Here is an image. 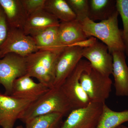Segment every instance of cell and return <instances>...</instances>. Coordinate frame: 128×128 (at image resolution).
<instances>
[{
    "instance_id": "9",
    "label": "cell",
    "mask_w": 128,
    "mask_h": 128,
    "mask_svg": "<svg viewBox=\"0 0 128 128\" xmlns=\"http://www.w3.org/2000/svg\"><path fill=\"white\" fill-rule=\"evenodd\" d=\"M83 48L68 46L60 53L56 68L54 87H60L82 59Z\"/></svg>"
},
{
    "instance_id": "25",
    "label": "cell",
    "mask_w": 128,
    "mask_h": 128,
    "mask_svg": "<svg viewBox=\"0 0 128 128\" xmlns=\"http://www.w3.org/2000/svg\"><path fill=\"white\" fill-rule=\"evenodd\" d=\"M9 28L6 16L2 8L0 6V47L7 38ZM0 58H1L0 54Z\"/></svg>"
},
{
    "instance_id": "5",
    "label": "cell",
    "mask_w": 128,
    "mask_h": 128,
    "mask_svg": "<svg viewBox=\"0 0 128 128\" xmlns=\"http://www.w3.org/2000/svg\"><path fill=\"white\" fill-rule=\"evenodd\" d=\"M90 66L88 60H81L60 86L73 110L85 107L91 102L80 82L82 73Z\"/></svg>"
},
{
    "instance_id": "23",
    "label": "cell",
    "mask_w": 128,
    "mask_h": 128,
    "mask_svg": "<svg viewBox=\"0 0 128 128\" xmlns=\"http://www.w3.org/2000/svg\"><path fill=\"white\" fill-rule=\"evenodd\" d=\"M76 16V19L82 22L88 18L89 4L88 0H66Z\"/></svg>"
},
{
    "instance_id": "10",
    "label": "cell",
    "mask_w": 128,
    "mask_h": 128,
    "mask_svg": "<svg viewBox=\"0 0 128 128\" xmlns=\"http://www.w3.org/2000/svg\"><path fill=\"white\" fill-rule=\"evenodd\" d=\"M33 102L0 92V127L14 128L21 113Z\"/></svg>"
},
{
    "instance_id": "14",
    "label": "cell",
    "mask_w": 128,
    "mask_h": 128,
    "mask_svg": "<svg viewBox=\"0 0 128 128\" xmlns=\"http://www.w3.org/2000/svg\"><path fill=\"white\" fill-rule=\"evenodd\" d=\"M60 46L64 49L88 38L82 29V25L76 19L67 22H60L58 28Z\"/></svg>"
},
{
    "instance_id": "27",
    "label": "cell",
    "mask_w": 128,
    "mask_h": 128,
    "mask_svg": "<svg viewBox=\"0 0 128 128\" xmlns=\"http://www.w3.org/2000/svg\"><path fill=\"white\" fill-rule=\"evenodd\" d=\"M118 128H128V126H124V125H121V126H120L119 127H118Z\"/></svg>"
},
{
    "instance_id": "21",
    "label": "cell",
    "mask_w": 128,
    "mask_h": 128,
    "mask_svg": "<svg viewBox=\"0 0 128 128\" xmlns=\"http://www.w3.org/2000/svg\"><path fill=\"white\" fill-rule=\"evenodd\" d=\"M64 116L59 113L38 116L26 122L25 128H58Z\"/></svg>"
},
{
    "instance_id": "22",
    "label": "cell",
    "mask_w": 128,
    "mask_h": 128,
    "mask_svg": "<svg viewBox=\"0 0 128 128\" xmlns=\"http://www.w3.org/2000/svg\"><path fill=\"white\" fill-rule=\"evenodd\" d=\"M116 7L122 21V38L125 46L124 53L128 56V0H116Z\"/></svg>"
},
{
    "instance_id": "18",
    "label": "cell",
    "mask_w": 128,
    "mask_h": 128,
    "mask_svg": "<svg viewBox=\"0 0 128 128\" xmlns=\"http://www.w3.org/2000/svg\"><path fill=\"white\" fill-rule=\"evenodd\" d=\"M88 18L92 20H107L117 11L115 0H88Z\"/></svg>"
},
{
    "instance_id": "4",
    "label": "cell",
    "mask_w": 128,
    "mask_h": 128,
    "mask_svg": "<svg viewBox=\"0 0 128 128\" xmlns=\"http://www.w3.org/2000/svg\"><path fill=\"white\" fill-rule=\"evenodd\" d=\"M80 82L92 102L105 103L112 91V82L90 66L82 73Z\"/></svg>"
},
{
    "instance_id": "13",
    "label": "cell",
    "mask_w": 128,
    "mask_h": 128,
    "mask_svg": "<svg viewBox=\"0 0 128 128\" xmlns=\"http://www.w3.org/2000/svg\"><path fill=\"white\" fill-rule=\"evenodd\" d=\"M112 54L113 57L112 74L114 78L115 94L118 96H128V66L125 53L116 51Z\"/></svg>"
},
{
    "instance_id": "17",
    "label": "cell",
    "mask_w": 128,
    "mask_h": 128,
    "mask_svg": "<svg viewBox=\"0 0 128 128\" xmlns=\"http://www.w3.org/2000/svg\"><path fill=\"white\" fill-rule=\"evenodd\" d=\"M58 28V26L51 27L31 35L38 50L60 52L64 49L60 48L59 42Z\"/></svg>"
},
{
    "instance_id": "8",
    "label": "cell",
    "mask_w": 128,
    "mask_h": 128,
    "mask_svg": "<svg viewBox=\"0 0 128 128\" xmlns=\"http://www.w3.org/2000/svg\"><path fill=\"white\" fill-rule=\"evenodd\" d=\"M38 50L32 36L25 34L23 30L10 28L6 39L0 47L1 58L9 53L26 57Z\"/></svg>"
},
{
    "instance_id": "20",
    "label": "cell",
    "mask_w": 128,
    "mask_h": 128,
    "mask_svg": "<svg viewBox=\"0 0 128 128\" xmlns=\"http://www.w3.org/2000/svg\"><path fill=\"white\" fill-rule=\"evenodd\" d=\"M44 9L60 22L76 19V16L66 0H46Z\"/></svg>"
},
{
    "instance_id": "26",
    "label": "cell",
    "mask_w": 128,
    "mask_h": 128,
    "mask_svg": "<svg viewBox=\"0 0 128 128\" xmlns=\"http://www.w3.org/2000/svg\"><path fill=\"white\" fill-rule=\"evenodd\" d=\"M97 41L98 39L94 37H89L88 39L78 42L71 46H78L84 48L92 46Z\"/></svg>"
},
{
    "instance_id": "12",
    "label": "cell",
    "mask_w": 128,
    "mask_h": 128,
    "mask_svg": "<svg viewBox=\"0 0 128 128\" xmlns=\"http://www.w3.org/2000/svg\"><path fill=\"white\" fill-rule=\"evenodd\" d=\"M50 89L41 82H34L32 77L26 74L14 81L11 96L34 101Z\"/></svg>"
},
{
    "instance_id": "11",
    "label": "cell",
    "mask_w": 128,
    "mask_h": 128,
    "mask_svg": "<svg viewBox=\"0 0 128 128\" xmlns=\"http://www.w3.org/2000/svg\"><path fill=\"white\" fill-rule=\"evenodd\" d=\"M82 55L98 72L108 76L112 74V56L105 44L98 40L92 46L83 48Z\"/></svg>"
},
{
    "instance_id": "1",
    "label": "cell",
    "mask_w": 128,
    "mask_h": 128,
    "mask_svg": "<svg viewBox=\"0 0 128 128\" xmlns=\"http://www.w3.org/2000/svg\"><path fill=\"white\" fill-rule=\"evenodd\" d=\"M73 110L60 87H53L32 102L19 115L18 119L25 124L38 116L54 113L67 116Z\"/></svg>"
},
{
    "instance_id": "3",
    "label": "cell",
    "mask_w": 128,
    "mask_h": 128,
    "mask_svg": "<svg viewBox=\"0 0 128 128\" xmlns=\"http://www.w3.org/2000/svg\"><path fill=\"white\" fill-rule=\"evenodd\" d=\"M60 52L38 50L26 57V74L36 78L51 89L54 86L56 68Z\"/></svg>"
},
{
    "instance_id": "24",
    "label": "cell",
    "mask_w": 128,
    "mask_h": 128,
    "mask_svg": "<svg viewBox=\"0 0 128 128\" xmlns=\"http://www.w3.org/2000/svg\"><path fill=\"white\" fill-rule=\"evenodd\" d=\"M28 16L44 9L46 0H21Z\"/></svg>"
},
{
    "instance_id": "15",
    "label": "cell",
    "mask_w": 128,
    "mask_h": 128,
    "mask_svg": "<svg viewBox=\"0 0 128 128\" xmlns=\"http://www.w3.org/2000/svg\"><path fill=\"white\" fill-rule=\"evenodd\" d=\"M9 27L23 30L28 16L21 0H0Z\"/></svg>"
},
{
    "instance_id": "2",
    "label": "cell",
    "mask_w": 128,
    "mask_h": 128,
    "mask_svg": "<svg viewBox=\"0 0 128 128\" xmlns=\"http://www.w3.org/2000/svg\"><path fill=\"white\" fill-rule=\"evenodd\" d=\"M118 11L107 20L96 22L87 18L81 23L82 29L88 38L93 37L102 41L112 54L114 51L124 52L125 46L122 38V30L118 26Z\"/></svg>"
},
{
    "instance_id": "6",
    "label": "cell",
    "mask_w": 128,
    "mask_h": 128,
    "mask_svg": "<svg viewBox=\"0 0 128 128\" xmlns=\"http://www.w3.org/2000/svg\"><path fill=\"white\" fill-rule=\"evenodd\" d=\"M26 73V57L9 53L0 58V84L4 88L5 95L11 96L14 81Z\"/></svg>"
},
{
    "instance_id": "7",
    "label": "cell",
    "mask_w": 128,
    "mask_h": 128,
    "mask_svg": "<svg viewBox=\"0 0 128 128\" xmlns=\"http://www.w3.org/2000/svg\"><path fill=\"white\" fill-rule=\"evenodd\" d=\"M104 104L92 102L72 110L58 128H96Z\"/></svg>"
},
{
    "instance_id": "16",
    "label": "cell",
    "mask_w": 128,
    "mask_h": 128,
    "mask_svg": "<svg viewBox=\"0 0 128 128\" xmlns=\"http://www.w3.org/2000/svg\"><path fill=\"white\" fill-rule=\"evenodd\" d=\"M60 22L54 16L44 9L28 16L23 31L31 35L48 28L59 26Z\"/></svg>"
},
{
    "instance_id": "19",
    "label": "cell",
    "mask_w": 128,
    "mask_h": 128,
    "mask_svg": "<svg viewBox=\"0 0 128 128\" xmlns=\"http://www.w3.org/2000/svg\"><path fill=\"white\" fill-rule=\"evenodd\" d=\"M128 122V110L116 112L104 104L98 126L96 128H118Z\"/></svg>"
}]
</instances>
